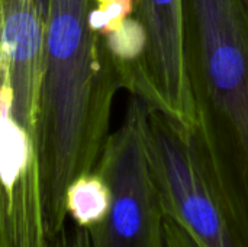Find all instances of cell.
I'll return each instance as SVG.
<instances>
[{"label":"cell","mask_w":248,"mask_h":247,"mask_svg":"<svg viewBox=\"0 0 248 247\" xmlns=\"http://www.w3.org/2000/svg\"><path fill=\"white\" fill-rule=\"evenodd\" d=\"M38 4H39V9H41V12H42V15H44L45 6H46V0H38Z\"/></svg>","instance_id":"9c48e42d"},{"label":"cell","mask_w":248,"mask_h":247,"mask_svg":"<svg viewBox=\"0 0 248 247\" xmlns=\"http://www.w3.org/2000/svg\"><path fill=\"white\" fill-rule=\"evenodd\" d=\"M145 48L131 95L190 130L193 108L186 76L185 0H132Z\"/></svg>","instance_id":"5b68a950"},{"label":"cell","mask_w":248,"mask_h":247,"mask_svg":"<svg viewBox=\"0 0 248 247\" xmlns=\"http://www.w3.org/2000/svg\"><path fill=\"white\" fill-rule=\"evenodd\" d=\"M97 0H46L42 90V191L49 239L65 227L71 182L96 167L122 73L94 26Z\"/></svg>","instance_id":"6da1fadb"},{"label":"cell","mask_w":248,"mask_h":247,"mask_svg":"<svg viewBox=\"0 0 248 247\" xmlns=\"http://www.w3.org/2000/svg\"><path fill=\"white\" fill-rule=\"evenodd\" d=\"M49 247H90L89 233L86 229L76 226L74 229H67V226L51 239Z\"/></svg>","instance_id":"52a82bcc"},{"label":"cell","mask_w":248,"mask_h":247,"mask_svg":"<svg viewBox=\"0 0 248 247\" xmlns=\"http://www.w3.org/2000/svg\"><path fill=\"white\" fill-rule=\"evenodd\" d=\"M110 207V189L106 181L92 170L76 178L65 194V214L86 230L100 224Z\"/></svg>","instance_id":"8992f818"},{"label":"cell","mask_w":248,"mask_h":247,"mask_svg":"<svg viewBox=\"0 0 248 247\" xmlns=\"http://www.w3.org/2000/svg\"><path fill=\"white\" fill-rule=\"evenodd\" d=\"M145 148L164 217L195 247H243L198 160L189 130L150 109Z\"/></svg>","instance_id":"277c9868"},{"label":"cell","mask_w":248,"mask_h":247,"mask_svg":"<svg viewBox=\"0 0 248 247\" xmlns=\"http://www.w3.org/2000/svg\"><path fill=\"white\" fill-rule=\"evenodd\" d=\"M44 63L0 36V247H49L42 191Z\"/></svg>","instance_id":"7a4b0ae2"},{"label":"cell","mask_w":248,"mask_h":247,"mask_svg":"<svg viewBox=\"0 0 248 247\" xmlns=\"http://www.w3.org/2000/svg\"><path fill=\"white\" fill-rule=\"evenodd\" d=\"M148 112L147 102L131 95L122 125L108 135L93 169L110 189V207L87 230L90 247H166V217L145 148Z\"/></svg>","instance_id":"3957f363"},{"label":"cell","mask_w":248,"mask_h":247,"mask_svg":"<svg viewBox=\"0 0 248 247\" xmlns=\"http://www.w3.org/2000/svg\"><path fill=\"white\" fill-rule=\"evenodd\" d=\"M164 236L166 247H195L187 234L169 218H166L164 221Z\"/></svg>","instance_id":"ba28073f"}]
</instances>
